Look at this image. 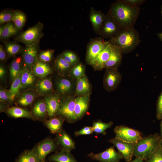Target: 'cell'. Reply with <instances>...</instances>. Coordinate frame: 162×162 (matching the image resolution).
Masks as SVG:
<instances>
[{"mask_svg": "<svg viewBox=\"0 0 162 162\" xmlns=\"http://www.w3.org/2000/svg\"><path fill=\"white\" fill-rule=\"evenodd\" d=\"M5 74L4 68L2 65L0 66V78L2 79L4 76Z\"/></svg>", "mask_w": 162, "mask_h": 162, "instance_id": "681fc988", "label": "cell"}, {"mask_svg": "<svg viewBox=\"0 0 162 162\" xmlns=\"http://www.w3.org/2000/svg\"><path fill=\"white\" fill-rule=\"evenodd\" d=\"M55 140L62 149L70 151L75 148V143L70 136L64 130L56 134Z\"/></svg>", "mask_w": 162, "mask_h": 162, "instance_id": "ffe728a7", "label": "cell"}, {"mask_svg": "<svg viewBox=\"0 0 162 162\" xmlns=\"http://www.w3.org/2000/svg\"><path fill=\"white\" fill-rule=\"evenodd\" d=\"M34 88L38 95L45 96L52 94L53 91L52 82L50 78L40 79L36 83Z\"/></svg>", "mask_w": 162, "mask_h": 162, "instance_id": "d4e9b609", "label": "cell"}, {"mask_svg": "<svg viewBox=\"0 0 162 162\" xmlns=\"http://www.w3.org/2000/svg\"><path fill=\"white\" fill-rule=\"evenodd\" d=\"M54 50L49 49L40 51L38 54V59L44 62L48 63L52 59Z\"/></svg>", "mask_w": 162, "mask_h": 162, "instance_id": "f35d334b", "label": "cell"}, {"mask_svg": "<svg viewBox=\"0 0 162 162\" xmlns=\"http://www.w3.org/2000/svg\"><path fill=\"white\" fill-rule=\"evenodd\" d=\"M160 146L162 149V139H161V140H160Z\"/></svg>", "mask_w": 162, "mask_h": 162, "instance_id": "11a10c76", "label": "cell"}, {"mask_svg": "<svg viewBox=\"0 0 162 162\" xmlns=\"http://www.w3.org/2000/svg\"><path fill=\"white\" fill-rule=\"evenodd\" d=\"M48 160L53 162H78L70 151L62 149L49 156Z\"/></svg>", "mask_w": 162, "mask_h": 162, "instance_id": "4316f807", "label": "cell"}, {"mask_svg": "<svg viewBox=\"0 0 162 162\" xmlns=\"http://www.w3.org/2000/svg\"><path fill=\"white\" fill-rule=\"evenodd\" d=\"M144 160L138 158H135L133 160H132L129 162H144Z\"/></svg>", "mask_w": 162, "mask_h": 162, "instance_id": "f907efd6", "label": "cell"}, {"mask_svg": "<svg viewBox=\"0 0 162 162\" xmlns=\"http://www.w3.org/2000/svg\"><path fill=\"white\" fill-rule=\"evenodd\" d=\"M0 101L5 102L8 104H11L8 90L1 87L0 90Z\"/></svg>", "mask_w": 162, "mask_h": 162, "instance_id": "7bdbcfd3", "label": "cell"}, {"mask_svg": "<svg viewBox=\"0 0 162 162\" xmlns=\"http://www.w3.org/2000/svg\"><path fill=\"white\" fill-rule=\"evenodd\" d=\"M63 52L68 56L76 64H77L80 62L79 57L74 52L70 50H66Z\"/></svg>", "mask_w": 162, "mask_h": 162, "instance_id": "bcb514c9", "label": "cell"}, {"mask_svg": "<svg viewBox=\"0 0 162 162\" xmlns=\"http://www.w3.org/2000/svg\"><path fill=\"white\" fill-rule=\"evenodd\" d=\"M94 132L92 127L86 126L78 131L74 132V135L76 136L82 135H89Z\"/></svg>", "mask_w": 162, "mask_h": 162, "instance_id": "ee69618b", "label": "cell"}, {"mask_svg": "<svg viewBox=\"0 0 162 162\" xmlns=\"http://www.w3.org/2000/svg\"><path fill=\"white\" fill-rule=\"evenodd\" d=\"M5 112L9 117L15 118H25L34 120L31 111L19 107H9Z\"/></svg>", "mask_w": 162, "mask_h": 162, "instance_id": "83f0119b", "label": "cell"}, {"mask_svg": "<svg viewBox=\"0 0 162 162\" xmlns=\"http://www.w3.org/2000/svg\"><path fill=\"white\" fill-rule=\"evenodd\" d=\"M37 77L34 74L32 69H29L24 66L22 71L21 81L22 89H31L34 87Z\"/></svg>", "mask_w": 162, "mask_h": 162, "instance_id": "7402d4cb", "label": "cell"}, {"mask_svg": "<svg viewBox=\"0 0 162 162\" xmlns=\"http://www.w3.org/2000/svg\"><path fill=\"white\" fill-rule=\"evenodd\" d=\"M5 25V24L4 25L1 26L0 27V35L1 34L4 30Z\"/></svg>", "mask_w": 162, "mask_h": 162, "instance_id": "f5cc1de1", "label": "cell"}, {"mask_svg": "<svg viewBox=\"0 0 162 162\" xmlns=\"http://www.w3.org/2000/svg\"><path fill=\"white\" fill-rule=\"evenodd\" d=\"M114 132L116 134L115 138L128 143H136L142 137L138 130L123 125L116 127Z\"/></svg>", "mask_w": 162, "mask_h": 162, "instance_id": "ba28073f", "label": "cell"}, {"mask_svg": "<svg viewBox=\"0 0 162 162\" xmlns=\"http://www.w3.org/2000/svg\"><path fill=\"white\" fill-rule=\"evenodd\" d=\"M109 141L117 148L122 159L126 162H129L132 160L134 156V149L136 143L125 142L115 137Z\"/></svg>", "mask_w": 162, "mask_h": 162, "instance_id": "8fae6325", "label": "cell"}, {"mask_svg": "<svg viewBox=\"0 0 162 162\" xmlns=\"http://www.w3.org/2000/svg\"><path fill=\"white\" fill-rule=\"evenodd\" d=\"M90 101V95L76 97L74 115L76 121L80 119L87 112Z\"/></svg>", "mask_w": 162, "mask_h": 162, "instance_id": "9a60e30c", "label": "cell"}, {"mask_svg": "<svg viewBox=\"0 0 162 162\" xmlns=\"http://www.w3.org/2000/svg\"><path fill=\"white\" fill-rule=\"evenodd\" d=\"M18 30L13 22H10L5 24L4 30L0 35L1 40H7L16 34Z\"/></svg>", "mask_w": 162, "mask_h": 162, "instance_id": "e575fe53", "label": "cell"}, {"mask_svg": "<svg viewBox=\"0 0 162 162\" xmlns=\"http://www.w3.org/2000/svg\"><path fill=\"white\" fill-rule=\"evenodd\" d=\"M39 44L27 46L23 49L22 58L24 66L29 69L32 68L38 59Z\"/></svg>", "mask_w": 162, "mask_h": 162, "instance_id": "4fadbf2b", "label": "cell"}, {"mask_svg": "<svg viewBox=\"0 0 162 162\" xmlns=\"http://www.w3.org/2000/svg\"><path fill=\"white\" fill-rule=\"evenodd\" d=\"M106 15L100 10H96L92 7L91 8L89 15V19L96 33L98 34Z\"/></svg>", "mask_w": 162, "mask_h": 162, "instance_id": "603a6c76", "label": "cell"}, {"mask_svg": "<svg viewBox=\"0 0 162 162\" xmlns=\"http://www.w3.org/2000/svg\"><path fill=\"white\" fill-rule=\"evenodd\" d=\"M75 98L73 96L61 97L56 116L61 117L69 123L76 122L74 115Z\"/></svg>", "mask_w": 162, "mask_h": 162, "instance_id": "5b68a950", "label": "cell"}, {"mask_svg": "<svg viewBox=\"0 0 162 162\" xmlns=\"http://www.w3.org/2000/svg\"><path fill=\"white\" fill-rule=\"evenodd\" d=\"M156 118L158 120L162 119V91L159 96L157 100Z\"/></svg>", "mask_w": 162, "mask_h": 162, "instance_id": "b9f144b4", "label": "cell"}, {"mask_svg": "<svg viewBox=\"0 0 162 162\" xmlns=\"http://www.w3.org/2000/svg\"><path fill=\"white\" fill-rule=\"evenodd\" d=\"M76 81L74 97L90 95L92 86L86 75Z\"/></svg>", "mask_w": 162, "mask_h": 162, "instance_id": "e0dca14e", "label": "cell"}, {"mask_svg": "<svg viewBox=\"0 0 162 162\" xmlns=\"http://www.w3.org/2000/svg\"><path fill=\"white\" fill-rule=\"evenodd\" d=\"M45 162V161H44V162Z\"/></svg>", "mask_w": 162, "mask_h": 162, "instance_id": "6f0895ef", "label": "cell"}, {"mask_svg": "<svg viewBox=\"0 0 162 162\" xmlns=\"http://www.w3.org/2000/svg\"><path fill=\"white\" fill-rule=\"evenodd\" d=\"M113 124L112 122L106 123L100 120H98L93 122L92 127L94 132L96 134H101L105 135L106 134L105 131L106 129L111 127Z\"/></svg>", "mask_w": 162, "mask_h": 162, "instance_id": "8d00e7d4", "label": "cell"}, {"mask_svg": "<svg viewBox=\"0 0 162 162\" xmlns=\"http://www.w3.org/2000/svg\"><path fill=\"white\" fill-rule=\"evenodd\" d=\"M21 73L22 72L13 80L10 88L8 90L11 104L14 101L19 93L20 90L22 88Z\"/></svg>", "mask_w": 162, "mask_h": 162, "instance_id": "4dcf8cb0", "label": "cell"}, {"mask_svg": "<svg viewBox=\"0 0 162 162\" xmlns=\"http://www.w3.org/2000/svg\"><path fill=\"white\" fill-rule=\"evenodd\" d=\"M160 136H161V139H162V119L161 120L160 124Z\"/></svg>", "mask_w": 162, "mask_h": 162, "instance_id": "db71d44e", "label": "cell"}, {"mask_svg": "<svg viewBox=\"0 0 162 162\" xmlns=\"http://www.w3.org/2000/svg\"><path fill=\"white\" fill-rule=\"evenodd\" d=\"M108 41L102 37L91 39L88 44L85 57L86 64L91 65L98 56L106 47Z\"/></svg>", "mask_w": 162, "mask_h": 162, "instance_id": "52a82bcc", "label": "cell"}, {"mask_svg": "<svg viewBox=\"0 0 162 162\" xmlns=\"http://www.w3.org/2000/svg\"><path fill=\"white\" fill-rule=\"evenodd\" d=\"M34 120L43 122L47 120L48 116L46 104L44 100L37 101L34 104L31 111Z\"/></svg>", "mask_w": 162, "mask_h": 162, "instance_id": "d6986e66", "label": "cell"}, {"mask_svg": "<svg viewBox=\"0 0 162 162\" xmlns=\"http://www.w3.org/2000/svg\"><path fill=\"white\" fill-rule=\"evenodd\" d=\"M62 77L59 78L56 82L58 93L62 97L71 95L74 91L75 92L76 86L72 79Z\"/></svg>", "mask_w": 162, "mask_h": 162, "instance_id": "5bb4252c", "label": "cell"}, {"mask_svg": "<svg viewBox=\"0 0 162 162\" xmlns=\"http://www.w3.org/2000/svg\"><path fill=\"white\" fill-rule=\"evenodd\" d=\"M54 65L56 70L59 75L62 76L68 75L73 66L66 62L60 54L55 59Z\"/></svg>", "mask_w": 162, "mask_h": 162, "instance_id": "f1b7e54d", "label": "cell"}, {"mask_svg": "<svg viewBox=\"0 0 162 162\" xmlns=\"http://www.w3.org/2000/svg\"><path fill=\"white\" fill-rule=\"evenodd\" d=\"M86 67L80 61L73 66L68 74L69 76L76 81L86 75Z\"/></svg>", "mask_w": 162, "mask_h": 162, "instance_id": "d6a6232c", "label": "cell"}, {"mask_svg": "<svg viewBox=\"0 0 162 162\" xmlns=\"http://www.w3.org/2000/svg\"><path fill=\"white\" fill-rule=\"evenodd\" d=\"M14 16L12 19L17 29L19 31L24 26L26 18L25 14L21 10H17L13 11Z\"/></svg>", "mask_w": 162, "mask_h": 162, "instance_id": "836d02e7", "label": "cell"}, {"mask_svg": "<svg viewBox=\"0 0 162 162\" xmlns=\"http://www.w3.org/2000/svg\"><path fill=\"white\" fill-rule=\"evenodd\" d=\"M140 10L139 7L131 6L121 0L113 3L108 13L123 29L134 27Z\"/></svg>", "mask_w": 162, "mask_h": 162, "instance_id": "6da1fadb", "label": "cell"}, {"mask_svg": "<svg viewBox=\"0 0 162 162\" xmlns=\"http://www.w3.org/2000/svg\"><path fill=\"white\" fill-rule=\"evenodd\" d=\"M88 156L92 159L100 162H120L122 158L114 146L107 148L104 151L98 154L90 153Z\"/></svg>", "mask_w": 162, "mask_h": 162, "instance_id": "7c38bea8", "label": "cell"}, {"mask_svg": "<svg viewBox=\"0 0 162 162\" xmlns=\"http://www.w3.org/2000/svg\"><path fill=\"white\" fill-rule=\"evenodd\" d=\"M160 10H161V16H162V4L161 6Z\"/></svg>", "mask_w": 162, "mask_h": 162, "instance_id": "9f6ffc18", "label": "cell"}, {"mask_svg": "<svg viewBox=\"0 0 162 162\" xmlns=\"http://www.w3.org/2000/svg\"><path fill=\"white\" fill-rule=\"evenodd\" d=\"M32 70L34 75L40 79L46 78L52 72V68L48 64L38 59L33 66Z\"/></svg>", "mask_w": 162, "mask_h": 162, "instance_id": "cb8c5ba5", "label": "cell"}, {"mask_svg": "<svg viewBox=\"0 0 162 162\" xmlns=\"http://www.w3.org/2000/svg\"><path fill=\"white\" fill-rule=\"evenodd\" d=\"M36 92L33 89H28L22 93L18 98L16 103L22 106L31 105L37 96Z\"/></svg>", "mask_w": 162, "mask_h": 162, "instance_id": "f546056e", "label": "cell"}, {"mask_svg": "<svg viewBox=\"0 0 162 162\" xmlns=\"http://www.w3.org/2000/svg\"><path fill=\"white\" fill-rule=\"evenodd\" d=\"M144 162H162V149L160 146Z\"/></svg>", "mask_w": 162, "mask_h": 162, "instance_id": "60d3db41", "label": "cell"}, {"mask_svg": "<svg viewBox=\"0 0 162 162\" xmlns=\"http://www.w3.org/2000/svg\"><path fill=\"white\" fill-rule=\"evenodd\" d=\"M161 140L157 133L142 137L136 144L134 156L144 160L148 159L159 147Z\"/></svg>", "mask_w": 162, "mask_h": 162, "instance_id": "3957f363", "label": "cell"}, {"mask_svg": "<svg viewBox=\"0 0 162 162\" xmlns=\"http://www.w3.org/2000/svg\"><path fill=\"white\" fill-rule=\"evenodd\" d=\"M43 28V24L38 22L34 26L19 34L15 40L23 43L26 46L38 44L44 35Z\"/></svg>", "mask_w": 162, "mask_h": 162, "instance_id": "277c9868", "label": "cell"}, {"mask_svg": "<svg viewBox=\"0 0 162 162\" xmlns=\"http://www.w3.org/2000/svg\"><path fill=\"white\" fill-rule=\"evenodd\" d=\"M4 44L5 51L9 57L15 56L23 50L21 45L15 43L5 41Z\"/></svg>", "mask_w": 162, "mask_h": 162, "instance_id": "d590c367", "label": "cell"}, {"mask_svg": "<svg viewBox=\"0 0 162 162\" xmlns=\"http://www.w3.org/2000/svg\"><path fill=\"white\" fill-rule=\"evenodd\" d=\"M110 44L111 51L110 56L104 65V68H112L117 69L121 64L123 54L118 48Z\"/></svg>", "mask_w": 162, "mask_h": 162, "instance_id": "ac0fdd59", "label": "cell"}, {"mask_svg": "<svg viewBox=\"0 0 162 162\" xmlns=\"http://www.w3.org/2000/svg\"><path fill=\"white\" fill-rule=\"evenodd\" d=\"M108 42L118 48L123 54L132 52L140 44L141 40L138 31L134 27L122 29Z\"/></svg>", "mask_w": 162, "mask_h": 162, "instance_id": "7a4b0ae2", "label": "cell"}, {"mask_svg": "<svg viewBox=\"0 0 162 162\" xmlns=\"http://www.w3.org/2000/svg\"><path fill=\"white\" fill-rule=\"evenodd\" d=\"M61 97L58 93H53L44 96V100L46 104L48 117L56 116L58 109Z\"/></svg>", "mask_w": 162, "mask_h": 162, "instance_id": "2e32d148", "label": "cell"}, {"mask_svg": "<svg viewBox=\"0 0 162 162\" xmlns=\"http://www.w3.org/2000/svg\"><path fill=\"white\" fill-rule=\"evenodd\" d=\"M122 29L112 16L108 13L99 30L98 34L102 38L112 39Z\"/></svg>", "mask_w": 162, "mask_h": 162, "instance_id": "9c48e42d", "label": "cell"}, {"mask_svg": "<svg viewBox=\"0 0 162 162\" xmlns=\"http://www.w3.org/2000/svg\"><path fill=\"white\" fill-rule=\"evenodd\" d=\"M9 107L8 104L5 102L0 101V112L4 111Z\"/></svg>", "mask_w": 162, "mask_h": 162, "instance_id": "c3c4849f", "label": "cell"}, {"mask_svg": "<svg viewBox=\"0 0 162 162\" xmlns=\"http://www.w3.org/2000/svg\"><path fill=\"white\" fill-rule=\"evenodd\" d=\"M15 162H39L32 149L24 151L18 156Z\"/></svg>", "mask_w": 162, "mask_h": 162, "instance_id": "74e56055", "label": "cell"}, {"mask_svg": "<svg viewBox=\"0 0 162 162\" xmlns=\"http://www.w3.org/2000/svg\"><path fill=\"white\" fill-rule=\"evenodd\" d=\"M59 146L55 140L46 138L39 142L32 149L39 162L45 161L46 156L56 151Z\"/></svg>", "mask_w": 162, "mask_h": 162, "instance_id": "8992f818", "label": "cell"}, {"mask_svg": "<svg viewBox=\"0 0 162 162\" xmlns=\"http://www.w3.org/2000/svg\"><path fill=\"white\" fill-rule=\"evenodd\" d=\"M6 52L2 44L0 45V60L1 61H4L6 60Z\"/></svg>", "mask_w": 162, "mask_h": 162, "instance_id": "7dc6e473", "label": "cell"}, {"mask_svg": "<svg viewBox=\"0 0 162 162\" xmlns=\"http://www.w3.org/2000/svg\"><path fill=\"white\" fill-rule=\"evenodd\" d=\"M14 14L13 11L11 10H6L1 11L0 13V24L12 21Z\"/></svg>", "mask_w": 162, "mask_h": 162, "instance_id": "ab89813d", "label": "cell"}, {"mask_svg": "<svg viewBox=\"0 0 162 162\" xmlns=\"http://www.w3.org/2000/svg\"><path fill=\"white\" fill-rule=\"evenodd\" d=\"M111 51V45L109 43L106 47L98 56L91 65L95 71L104 68V65L108 60Z\"/></svg>", "mask_w": 162, "mask_h": 162, "instance_id": "44dd1931", "label": "cell"}, {"mask_svg": "<svg viewBox=\"0 0 162 162\" xmlns=\"http://www.w3.org/2000/svg\"><path fill=\"white\" fill-rule=\"evenodd\" d=\"M22 58L19 57L14 59L11 62L10 67V78L13 80L22 71L24 66Z\"/></svg>", "mask_w": 162, "mask_h": 162, "instance_id": "1f68e13d", "label": "cell"}, {"mask_svg": "<svg viewBox=\"0 0 162 162\" xmlns=\"http://www.w3.org/2000/svg\"><path fill=\"white\" fill-rule=\"evenodd\" d=\"M122 76L117 69H106L103 79V85L105 90L108 92L115 90L120 84Z\"/></svg>", "mask_w": 162, "mask_h": 162, "instance_id": "30bf717a", "label": "cell"}, {"mask_svg": "<svg viewBox=\"0 0 162 162\" xmlns=\"http://www.w3.org/2000/svg\"><path fill=\"white\" fill-rule=\"evenodd\" d=\"M124 3L131 6L139 7L146 0H121Z\"/></svg>", "mask_w": 162, "mask_h": 162, "instance_id": "f6af8a7d", "label": "cell"}, {"mask_svg": "<svg viewBox=\"0 0 162 162\" xmlns=\"http://www.w3.org/2000/svg\"><path fill=\"white\" fill-rule=\"evenodd\" d=\"M157 35L160 40L162 42V32H160L157 34Z\"/></svg>", "mask_w": 162, "mask_h": 162, "instance_id": "816d5d0a", "label": "cell"}, {"mask_svg": "<svg viewBox=\"0 0 162 162\" xmlns=\"http://www.w3.org/2000/svg\"><path fill=\"white\" fill-rule=\"evenodd\" d=\"M64 121V119L61 117L56 116L47 119L44 123L51 133L56 134L63 130L62 126Z\"/></svg>", "mask_w": 162, "mask_h": 162, "instance_id": "484cf974", "label": "cell"}]
</instances>
